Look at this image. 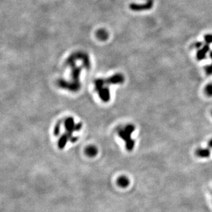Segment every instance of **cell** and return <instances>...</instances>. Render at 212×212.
I'll list each match as a JSON object with an SVG mask.
<instances>
[{
	"mask_svg": "<svg viewBox=\"0 0 212 212\" xmlns=\"http://www.w3.org/2000/svg\"><path fill=\"white\" fill-rule=\"evenodd\" d=\"M65 128L66 130V132L64 134V135L62 136L61 139L59 142V148L60 149L64 148L67 143L68 141H70L71 142H75L78 140V138L73 137V132L76 131H78L80 130L82 124L78 123V124H75L73 118H67L65 121Z\"/></svg>",
	"mask_w": 212,
	"mask_h": 212,
	"instance_id": "6da1fadb",
	"label": "cell"
},
{
	"mask_svg": "<svg viewBox=\"0 0 212 212\" xmlns=\"http://www.w3.org/2000/svg\"><path fill=\"white\" fill-rule=\"evenodd\" d=\"M134 130H135V127L129 125V126H126L124 129H120L118 132L119 137L122 138L123 140L126 141V148L128 151H131L133 149L134 145H135V141L131 139V134L134 132Z\"/></svg>",
	"mask_w": 212,
	"mask_h": 212,
	"instance_id": "7a4b0ae2",
	"label": "cell"
},
{
	"mask_svg": "<svg viewBox=\"0 0 212 212\" xmlns=\"http://www.w3.org/2000/svg\"><path fill=\"white\" fill-rule=\"evenodd\" d=\"M210 50L209 44L208 43H205L203 45L202 48L199 49V50L196 52V59L198 61H202L206 58L207 54L208 53Z\"/></svg>",
	"mask_w": 212,
	"mask_h": 212,
	"instance_id": "3957f363",
	"label": "cell"
},
{
	"mask_svg": "<svg viewBox=\"0 0 212 212\" xmlns=\"http://www.w3.org/2000/svg\"><path fill=\"white\" fill-rule=\"evenodd\" d=\"M153 5V2L152 0H149L148 2L145 4H132L130 6V8L133 9V10H145L150 9Z\"/></svg>",
	"mask_w": 212,
	"mask_h": 212,
	"instance_id": "277c9868",
	"label": "cell"
},
{
	"mask_svg": "<svg viewBox=\"0 0 212 212\" xmlns=\"http://www.w3.org/2000/svg\"><path fill=\"white\" fill-rule=\"evenodd\" d=\"M196 155L200 158H207L209 157L211 154V151L209 148H198L196 150Z\"/></svg>",
	"mask_w": 212,
	"mask_h": 212,
	"instance_id": "5b68a950",
	"label": "cell"
},
{
	"mask_svg": "<svg viewBox=\"0 0 212 212\" xmlns=\"http://www.w3.org/2000/svg\"><path fill=\"white\" fill-rule=\"evenodd\" d=\"M117 184H118V185L119 187H121L123 188L126 187H128L130 184L129 179H128L127 177L124 176H120L118 179H117Z\"/></svg>",
	"mask_w": 212,
	"mask_h": 212,
	"instance_id": "8992f818",
	"label": "cell"
},
{
	"mask_svg": "<svg viewBox=\"0 0 212 212\" xmlns=\"http://www.w3.org/2000/svg\"><path fill=\"white\" fill-rule=\"evenodd\" d=\"M86 154H87L89 156H91V157H93V156H95V155H96L97 154V149L96 148H95V147L93 146H90L88 148H87L86 150Z\"/></svg>",
	"mask_w": 212,
	"mask_h": 212,
	"instance_id": "52a82bcc",
	"label": "cell"
},
{
	"mask_svg": "<svg viewBox=\"0 0 212 212\" xmlns=\"http://www.w3.org/2000/svg\"><path fill=\"white\" fill-rule=\"evenodd\" d=\"M205 92L209 97H212V83H209L205 88Z\"/></svg>",
	"mask_w": 212,
	"mask_h": 212,
	"instance_id": "ba28073f",
	"label": "cell"
},
{
	"mask_svg": "<svg viewBox=\"0 0 212 212\" xmlns=\"http://www.w3.org/2000/svg\"><path fill=\"white\" fill-rule=\"evenodd\" d=\"M205 71L207 75H212V63L208 66H205Z\"/></svg>",
	"mask_w": 212,
	"mask_h": 212,
	"instance_id": "9c48e42d",
	"label": "cell"
},
{
	"mask_svg": "<svg viewBox=\"0 0 212 212\" xmlns=\"http://www.w3.org/2000/svg\"><path fill=\"white\" fill-rule=\"evenodd\" d=\"M204 38L206 43L208 44L212 43V34H207L206 35H205Z\"/></svg>",
	"mask_w": 212,
	"mask_h": 212,
	"instance_id": "30bf717a",
	"label": "cell"
},
{
	"mask_svg": "<svg viewBox=\"0 0 212 212\" xmlns=\"http://www.w3.org/2000/svg\"><path fill=\"white\" fill-rule=\"evenodd\" d=\"M202 46H203L202 45V43L200 42V41H198V42H195L194 43L192 44V48H196V49H200V48Z\"/></svg>",
	"mask_w": 212,
	"mask_h": 212,
	"instance_id": "8fae6325",
	"label": "cell"
},
{
	"mask_svg": "<svg viewBox=\"0 0 212 212\" xmlns=\"http://www.w3.org/2000/svg\"><path fill=\"white\" fill-rule=\"evenodd\" d=\"M98 37L100 39H105L106 38V37H107V35H106V34H105V32L104 31H102V32L100 31L98 33Z\"/></svg>",
	"mask_w": 212,
	"mask_h": 212,
	"instance_id": "7c38bea8",
	"label": "cell"
},
{
	"mask_svg": "<svg viewBox=\"0 0 212 212\" xmlns=\"http://www.w3.org/2000/svg\"><path fill=\"white\" fill-rule=\"evenodd\" d=\"M208 147H209V148H212V139L211 140H209V142H208Z\"/></svg>",
	"mask_w": 212,
	"mask_h": 212,
	"instance_id": "4fadbf2b",
	"label": "cell"
},
{
	"mask_svg": "<svg viewBox=\"0 0 212 212\" xmlns=\"http://www.w3.org/2000/svg\"><path fill=\"white\" fill-rule=\"evenodd\" d=\"M209 57H210V58H211V59H212V51L210 52V53H209Z\"/></svg>",
	"mask_w": 212,
	"mask_h": 212,
	"instance_id": "5bb4252c",
	"label": "cell"
},
{
	"mask_svg": "<svg viewBox=\"0 0 212 212\" xmlns=\"http://www.w3.org/2000/svg\"><path fill=\"white\" fill-rule=\"evenodd\" d=\"M211 115H212V111H211Z\"/></svg>",
	"mask_w": 212,
	"mask_h": 212,
	"instance_id": "9a60e30c",
	"label": "cell"
}]
</instances>
